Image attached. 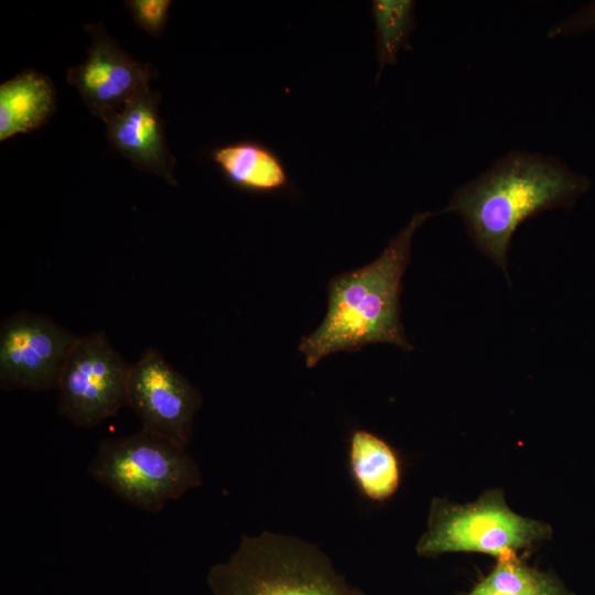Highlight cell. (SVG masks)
Masks as SVG:
<instances>
[{
    "label": "cell",
    "mask_w": 595,
    "mask_h": 595,
    "mask_svg": "<svg viewBox=\"0 0 595 595\" xmlns=\"http://www.w3.org/2000/svg\"><path fill=\"white\" fill-rule=\"evenodd\" d=\"M348 466L358 493L372 502H385L401 484V461L382 437L355 430L349 437Z\"/></svg>",
    "instance_id": "4fadbf2b"
},
{
    "label": "cell",
    "mask_w": 595,
    "mask_h": 595,
    "mask_svg": "<svg viewBox=\"0 0 595 595\" xmlns=\"http://www.w3.org/2000/svg\"><path fill=\"white\" fill-rule=\"evenodd\" d=\"M78 335L48 316L20 311L0 327V387L3 390L56 389Z\"/></svg>",
    "instance_id": "52a82bcc"
},
{
    "label": "cell",
    "mask_w": 595,
    "mask_h": 595,
    "mask_svg": "<svg viewBox=\"0 0 595 595\" xmlns=\"http://www.w3.org/2000/svg\"><path fill=\"white\" fill-rule=\"evenodd\" d=\"M161 94L147 88L136 95L104 122L110 145L136 169L152 173L171 186L175 158L169 150L164 121L159 112Z\"/></svg>",
    "instance_id": "30bf717a"
},
{
    "label": "cell",
    "mask_w": 595,
    "mask_h": 595,
    "mask_svg": "<svg viewBox=\"0 0 595 595\" xmlns=\"http://www.w3.org/2000/svg\"><path fill=\"white\" fill-rule=\"evenodd\" d=\"M526 558L497 559L491 571L465 595H574L555 573L529 565Z\"/></svg>",
    "instance_id": "5bb4252c"
},
{
    "label": "cell",
    "mask_w": 595,
    "mask_h": 595,
    "mask_svg": "<svg viewBox=\"0 0 595 595\" xmlns=\"http://www.w3.org/2000/svg\"><path fill=\"white\" fill-rule=\"evenodd\" d=\"M90 35L87 58L67 71L66 79L83 104L105 121L140 91L150 88L156 76L152 65L128 54L110 36L102 22L84 24Z\"/></svg>",
    "instance_id": "9c48e42d"
},
{
    "label": "cell",
    "mask_w": 595,
    "mask_h": 595,
    "mask_svg": "<svg viewBox=\"0 0 595 595\" xmlns=\"http://www.w3.org/2000/svg\"><path fill=\"white\" fill-rule=\"evenodd\" d=\"M591 181L556 158L512 151L459 186L442 213L461 216L477 249L507 274L516 229L537 214L573 206Z\"/></svg>",
    "instance_id": "6da1fadb"
},
{
    "label": "cell",
    "mask_w": 595,
    "mask_h": 595,
    "mask_svg": "<svg viewBox=\"0 0 595 595\" xmlns=\"http://www.w3.org/2000/svg\"><path fill=\"white\" fill-rule=\"evenodd\" d=\"M172 3L171 0L125 1L134 24L153 39L163 35Z\"/></svg>",
    "instance_id": "2e32d148"
},
{
    "label": "cell",
    "mask_w": 595,
    "mask_h": 595,
    "mask_svg": "<svg viewBox=\"0 0 595 595\" xmlns=\"http://www.w3.org/2000/svg\"><path fill=\"white\" fill-rule=\"evenodd\" d=\"M131 365L104 331L78 336L60 377L57 412L78 428H93L128 405Z\"/></svg>",
    "instance_id": "8992f818"
},
{
    "label": "cell",
    "mask_w": 595,
    "mask_h": 595,
    "mask_svg": "<svg viewBox=\"0 0 595 595\" xmlns=\"http://www.w3.org/2000/svg\"><path fill=\"white\" fill-rule=\"evenodd\" d=\"M595 30V1L581 8L575 14L567 17L549 29L548 36L553 39Z\"/></svg>",
    "instance_id": "e0dca14e"
},
{
    "label": "cell",
    "mask_w": 595,
    "mask_h": 595,
    "mask_svg": "<svg viewBox=\"0 0 595 595\" xmlns=\"http://www.w3.org/2000/svg\"><path fill=\"white\" fill-rule=\"evenodd\" d=\"M224 180L251 194L293 191L288 169L274 149L257 140H239L214 147L209 152Z\"/></svg>",
    "instance_id": "8fae6325"
},
{
    "label": "cell",
    "mask_w": 595,
    "mask_h": 595,
    "mask_svg": "<svg viewBox=\"0 0 595 595\" xmlns=\"http://www.w3.org/2000/svg\"><path fill=\"white\" fill-rule=\"evenodd\" d=\"M206 581L213 595H365L317 545L270 531L242 536Z\"/></svg>",
    "instance_id": "3957f363"
},
{
    "label": "cell",
    "mask_w": 595,
    "mask_h": 595,
    "mask_svg": "<svg viewBox=\"0 0 595 595\" xmlns=\"http://www.w3.org/2000/svg\"><path fill=\"white\" fill-rule=\"evenodd\" d=\"M552 534L549 523L515 512L508 507L504 491L490 488L475 501L462 505L434 497L426 530L419 538L415 551L422 558L475 552L497 560L528 554Z\"/></svg>",
    "instance_id": "5b68a950"
},
{
    "label": "cell",
    "mask_w": 595,
    "mask_h": 595,
    "mask_svg": "<svg viewBox=\"0 0 595 595\" xmlns=\"http://www.w3.org/2000/svg\"><path fill=\"white\" fill-rule=\"evenodd\" d=\"M432 215L415 213L377 259L329 281L326 315L299 345L307 367L316 366L328 355L357 350L369 344L412 349L400 321L399 298L413 235Z\"/></svg>",
    "instance_id": "7a4b0ae2"
},
{
    "label": "cell",
    "mask_w": 595,
    "mask_h": 595,
    "mask_svg": "<svg viewBox=\"0 0 595 595\" xmlns=\"http://www.w3.org/2000/svg\"><path fill=\"white\" fill-rule=\"evenodd\" d=\"M415 1L374 0L371 15L375 24L377 62L381 72L388 65L397 64L398 54L409 47V39L415 29Z\"/></svg>",
    "instance_id": "9a60e30c"
},
{
    "label": "cell",
    "mask_w": 595,
    "mask_h": 595,
    "mask_svg": "<svg viewBox=\"0 0 595 595\" xmlns=\"http://www.w3.org/2000/svg\"><path fill=\"white\" fill-rule=\"evenodd\" d=\"M56 108V89L50 77L23 71L0 85V141L44 126Z\"/></svg>",
    "instance_id": "7c38bea8"
},
{
    "label": "cell",
    "mask_w": 595,
    "mask_h": 595,
    "mask_svg": "<svg viewBox=\"0 0 595 595\" xmlns=\"http://www.w3.org/2000/svg\"><path fill=\"white\" fill-rule=\"evenodd\" d=\"M202 394L156 348H147L131 365L128 405L141 429L187 450Z\"/></svg>",
    "instance_id": "ba28073f"
},
{
    "label": "cell",
    "mask_w": 595,
    "mask_h": 595,
    "mask_svg": "<svg viewBox=\"0 0 595 595\" xmlns=\"http://www.w3.org/2000/svg\"><path fill=\"white\" fill-rule=\"evenodd\" d=\"M88 474L125 502L148 512L161 511L203 483L187 450L142 429L100 440Z\"/></svg>",
    "instance_id": "277c9868"
}]
</instances>
